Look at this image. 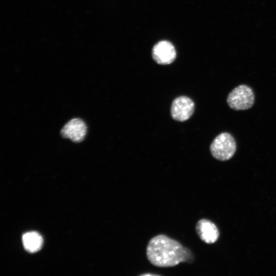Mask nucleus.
<instances>
[{"instance_id":"f257e3e1","label":"nucleus","mask_w":276,"mask_h":276,"mask_svg":"<svg viewBox=\"0 0 276 276\" xmlns=\"http://www.w3.org/2000/svg\"><path fill=\"white\" fill-rule=\"evenodd\" d=\"M146 255L152 265L159 267H173L181 262L192 261L193 257L189 249L165 235H159L150 239Z\"/></svg>"},{"instance_id":"f03ea898","label":"nucleus","mask_w":276,"mask_h":276,"mask_svg":"<svg viewBox=\"0 0 276 276\" xmlns=\"http://www.w3.org/2000/svg\"><path fill=\"white\" fill-rule=\"evenodd\" d=\"M236 143L231 134L222 132L218 135L212 142L210 149L216 159L225 161L231 159L236 152Z\"/></svg>"},{"instance_id":"7ed1b4c3","label":"nucleus","mask_w":276,"mask_h":276,"mask_svg":"<svg viewBox=\"0 0 276 276\" xmlns=\"http://www.w3.org/2000/svg\"><path fill=\"white\" fill-rule=\"evenodd\" d=\"M254 102L255 95L252 89L244 84L236 87L227 97V103L229 107L235 110H244L250 108Z\"/></svg>"},{"instance_id":"20e7f679","label":"nucleus","mask_w":276,"mask_h":276,"mask_svg":"<svg viewBox=\"0 0 276 276\" xmlns=\"http://www.w3.org/2000/svg\"><path fill=\"white\" fill-rule=\"evenodd\" d=\"M194 107V103L190 98L186 96L178 97L172 103L171 116L176 121H185L193 114Z\"/></svg>"},{"instance_id":"39448f33","label":"nucleus","mask_w":276,"mask_h":276,"mask_svg":"<svg viewBox=\"0 0 276 276\" xmlns=\"http://www.w3.org/2000/svg\"><path fill=\"white\" fill-rule=\"evenodd\" d=\"M152 56L158 64L166 65L174 61L176 57V52L170 42L162 40L154 45L152 50Z\"/></svg>"},{"instance_id":"423d86ee","label":"nucleus","mask_w":276,"mask_h":276,"mask_svg":"<svg viewBox=\"0 0 276 276\" xmlns=\"http://www.w3.org/2000/svg\"><path fill=\"white\" fill-rule=\"evenodd\" d=\"M85 122L79 118L72 119L67 122L61 130V135L73 142H80L84 139L86 133Z\"/></svg>"},{"instance_id":"0eeeda50","label":"nucleus","mask_w":276,"mask_h":276,"mask_svg":"<svg viewBox=\"0 0 276 276\" xmlns=\"http://www.w3.org/2000/svg\"><path fill=\"white\" fill-rule=\"evenodd\" d=\"M196 230L200 239L206 243L215 242L219 237V232L215 224L207 219L198 221Z\"/></svg>"},{"instance_id":"6e6552de","label":"nucleus","mask_w":276,"mask_h":276,"mask_svg":"<svg viewBox=\"0 0 276 276\" xmlns=\"http://www.w3.org/2000/svg\"><path fill=\"white\" fill-rule=\"evenodd\" d=\"M22 240L25 248L30 252H35L40 250L43 244L42 237L36 232L25 233Z\"/></svg>"}]
</instances>
